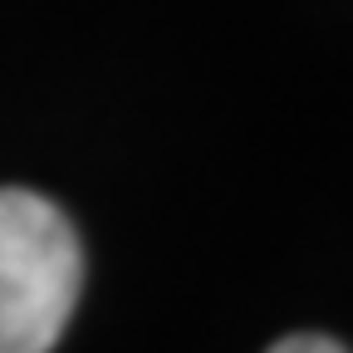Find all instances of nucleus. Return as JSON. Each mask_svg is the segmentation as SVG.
Returning a JSON list of instances; mask_svg holds the SVG:
<instances>
[{
	"mask_svg": "<svg viewBox=\"0 0 353 353\" xmlns=\"http://www.w3.org/2000/svg\"><path fill=\"white\" fill-rule=\"evenodd\" d=\"M83 285L79 236L54 201L0 187V353H50Z\"/></svg>",
	"mask_w": 353,
	"mask_h": 353,
	"instance_id": "f257e3e1",
	"label": "nucleus"
},
{
	"mask_svg": "<svg viewBox=\"0 0 353 353\" xmlns=\"http://www.w3.org/2000/svg\"><path fill=\"white\" fill-rule=\"evenodd\" d=\"M270 353H348V348L334 343V339H324V334H290V339H280Z\"/></svg>",
	"mask_w": 353,
	"mask_h": 353,
	"instance_id": "f03ea898",
	"label": "nucleus"
}]
</instances>
